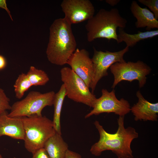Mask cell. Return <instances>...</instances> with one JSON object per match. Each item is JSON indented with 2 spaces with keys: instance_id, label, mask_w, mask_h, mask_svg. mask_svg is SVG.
I'll use <instances>...</instances> for the list:
<instances>
[{
  "instance_id": "1",
  "label": "cell",
  "mask_w": 158,
  "mask_h": 158,
  "mask_svg": "<svg viewBox=\"0 0 158 158\" xmlns=\"http://www.w3.org/2000/svg\"><path fill=\"white\" fill-rule=\"evenodd\" d=\"M124 116H119L117 119L118 130L114 133L106 132L99 121H96L94 124L99 135L98 141L91 146V154L99 156L105 150H110L118 158H133V151L131 148L132 141L138 137L135 129L131 126L125 128L124 125Z\"/></svg>"
},
{
  "instance_id": "2",
  "label": "cell",
  "mask_w": 158,
  "mask_h": 158,
  "mask_svg": "<svg viewBox=\"0 0 158 158\" xmlns=\"http://www.w3.org/2000/svg\"><path fill=\"white\" fill-rule=\"evenodd\" d=\"M71 25L64 17L55 20L50 27L46 54L51 63L61 66L66 64L75 50L77 43Z\"/></svg>"
},
{
  "instance_id": "3",
  "label": "cell",
  "mask_w": 158,
  "mask_h": 158,
  "mask_svg": "<svg viewBox=\"0 0 158 158\" xmlns=\"http://www.w3.org/2000/svg\"><path fill=\"white\" fill-rule=\"evenodd\" d=\"M127 22L117 8L101 9L86 24L87 41L91 42L97 38H104L109 41L113 39L117 42V28L124 29Z\"/></svg>"
},
{
  "instance_id": "4",
  "label": "cell",
  "mask_w": 158,
  "mask_h": 158,
  "mask_svg": "<svg viewBox=\"0 0 158 158\" xmlns=\"http://www.w3.org/2000/svg\"><path fill=\"white\" fill-rule=\"evenodd\" d=\"M21 118L25 133L24 146L33 154L44 148L46 141L56 132L52 121L45 116L33 115Z\"/></svg>"
},
{
  "instance_id": "5",
  "label": "cell",
  "mask_w": 158,
  "mask_h": 158,
  "mask_svg": "<svg viewBox=\"0 0 158 158\" xmlns=\"http://www.w3.org/2000/svg\"><path fill=\"white\" fill-rule=\"evenodd\" d=\"M55 92L51 91L45 93L32 91L24 99L15 102L8 114L10 117H22L33 115H42L43 109L53 105Z\"/></svg>"
},
{
  "instance_id": "6",
  "label": "cell",
  "mask_w": 158,
  "mask_h": 158,
  "mask_svg": "<svg viewBox=\"0 0 158 158\" xmlns=\"http://www.w3.org/2000/svg\"><path fill=\"white\" fill-rule=\"evenodd\" d=\"M60 73L66 96L75 102L93 108L97 98L84 81L68 67L62 68Z\"/></svg>"
},
{
  "instance_id": "7",
  "label": "cell",
  "mask_w": 158,
  "mask_h": 158,
  "mask_svg": "<svg viewBox=\"0 0 158 158\" xmlns=\"http://www.w3.org/2000/svg\"><path fill=\"white\" fill-rule=\"evenodd\" d=\"M111 72L114 76V81L111 88L113 89L122 81L131 82L136 80L138 81L140 88L146 84L147 76L152 70L150 66L143 61H126L116 62L110 67Z\"/></svg>"
},
{
  "instance_id": "8",
  "label": "cell",
  "mask_w": 158,
  "mask_h": 158,
  "mask_svg": "<svg viewBox=\"0 0 158 158\" xmlns=\"http://www.w3.org/2000/svg\"><path fill=\"white\" fill-rule=\"evenodd\" d=\"M129 50V47L126 46L123 49L116 52L103 51L94 48V54L91 59L94 68V76L89 87L92 93H93L99 80L108 75L107 70L112 65L116 62L126 61L123 56Z\"/></svg>"
},
{
  "instance_id": "9",
  "label": "cell",
  "mask_w": 158,
  "mask_h": 158,
  "mask_svg": "<svg viewBox=\"0 0 158 158\" xmlns=\"http://www.w3.org/2000/svg\"><path fill=\"white\" fill-rule=\"evenodd\" d=\"M115 92L114 89L110 92L102 89L101 96L97 99L93 109L85 115V118L104 113H113L119 116H124L129 113L131 107L128 102L123 98L118 99Z\"/></svg>"
},
{
  "instance_id": "10",
  "label": "cell",
  "mask_w": 158,
  "mask_h": 158,
  "mask_svg": "<svg viewBox=\"0 0 158 158\" xmlns=\"http://www.w3.org/2000/svg\"><path fill=\"white\" fill-rule=\"evenodd\" d=\"M64 17L72 25L92 18L94 15V6L89 0H63L61 4Z\"/></svg>"
},
{
  "instance_id": "11",
  "label": "cell",
  "mask_w": 158,
  "mask_h": 158,
  "mask_svg": "<svg viewBox=\"0 0 158 158\" xmlns=\"http://www.w3.org/2000/svg\"><path fill=\"white\" fill-rule=\"evenodd\" d=\"M89 88L94 76V68L89 53L84 49H77L66 63Z\"/></svg>"
},
{
  "instance_id": "12",
  "label": "cell",
  "mask_w": 158,
  "mask_h": 158,
  "mask_svg": "<svg viewBox=\"0 0 158 158\" xmlns=\"http://www.w3.org/2000/svg\"><path fill=\"white\" fill-rule=\"evenodd\" d=\"M138 102L130 108L134 120L157 121L158 117V103H152L145 99L139 90L136 93Z\"/></svg>"
},
{
  "instance_id": "13",
  "label": "cell",
  "mask_w": 158,
  "mask_h": 158,
  "mask_svg": "<svg viewBox=\"0 0 158 158\" xmlns=\"http://www.w3.org/2000/svg\"><path fill=\"white\" fill-rule=\"evenodd\" d=\"M6 111L0 116V137L7 136L24 140L25 133L21 118L10 117Z\"/></svg>"
},
{
  "instance_id": "14",
  "label": "cell",
  "mask_w": 158,
  "mask_h": 158,
  "mask_svg": "<svg viewBox=\"0 0 158 158\" xmlns=\"http://www.w3.org/2000/svg\"><path fill=\"white\" fill-rule=\"evenodd\" d=\"M133 16L137 19L135 25L137 28H146L147 31L158 29V21L153 13L147 7L142 8L135 1H133L130 7Z\"/></svg>"
},
{
  "instance_id": "15",
  "label": "cell",
  "mask_w": 158,
  "mask_h": 158,
  "mask_svg": "<svg viewBox=\"0 0 158 158\" xmlns=\"http://www.w3.org/2000/svg\"><path fill=\"white\" fill-rule=\"evenodd\" d=\"M68 147L61 134L56 133L46 141L44 148L49 158H64Z\"/></svg>"
},
{
  "instance_id": "16",
  "label": "cell",
  "mask_w": 158,
  "mask_h": 158,
  "mask_svg": "<svg viewBox=\"0 0 158 158\" xmlns=\"http://www.w3.org/2000/svg\"><path fill=\"white\" fill-rule=\"evenodd\" d=\"M158 35V29L143 32L138 31L137 33L132 34L126 32L123 29L119 28L117 42L118 44L124 42L126 46L133 47L141 40L152 38Z\"/></svg>"
},
{
  "instance_id": "17",
  "label": "cell",
  "mask_w": 158,
  "mask_h": 158,
  "mask_svg": "<svg viewBox=\"0 0 158 158\" xmlns=\"http://www.w3.org/2000/svg\"><path fill=\"white\" fill-rule=\"evenodd\" d=\"M66 96V92L64 85L62 84L59 91L55 93L53 105L54 114L52 122L56 132L61 134L60 118L62 108L64 99Z\"/></svg>"
},
{
  "instance_id": "18",
  "label": "cell",
  "mask_w": 158,
  "mask_h": 158,
  "mask_svg": "<svg viewBox=\"0 0 158 158\" xmlns=\"http://www.w3.org/2000/svg\"><path fill=\"white\" fill-rule=\"evenodd\" d=\"M26 74L32 86L44 85L49 80L48 75L44 71L33 66L30 67Z\"/></svg>"
},
{
  "instance_id": "19",
  "label": "cell",
  "mask_w": 158,
  "mask_h": 158,
  "mask_svg": "<svg viewBox=\"0 0 158 158\" xmlns=\"http://www.w3.org/2000/svg\"><path fill=\"white\" fill-rule=\"evenodd\" d=\"M32 86L26 74H19L13 85L16 98L19 99L22 98L25 92Z\"/></svg>"
},
{
  "instance_id": "20",
  "label": "cell",
  "mask_w": 158,
  "mask_h": 158,
  "mask_svg": "<svg viewBox=\"0 0 158 158\" xmlns=\"http://www.w3.org/2000/svg\"><path fill=\"white\" fill-rule=\"evenodd\" d=\"M11 106L10 104V99L5 93L4 91L0 87V116L10 110Z\"/></svg>"
},
{
  "instance_id": "21",
  "label": "cell",
  "mask_w": 158,
  "mask_h": 158,
  "mask_svg": "<svg viewBox=\"0 0 158 158\" xmlns=\"http://www.w3.org/2000/svg\"><path fill=\"white\" fill-rule=\"evenodd\" d=\"M141 4L147 6L152 12L157 19H158V0H138Z\"/></svg>"
},
{
  "instance_id": "22",
  "label": "cell",
  "mask_w": 158,
  "mask_h": 158,
  "mask_svg": "<svg viewBox=\"0 0 158 158\" xmlns=\"http://www.w3.org/2000/svg\"><path fill=\"white\" fill-rule=\"evenodd\" d=\"M32 158H49L44 148L37 150L32 154Z\"/></svg>"
},
{
  "instance_id": "23",
  "label": "cell",
  "mask_w": 158,
  "mask_h": 158,
  "mask_svg": "<svg viewBox=\"0 0 158 158\" xmlns=\"http://www.w3.org/2000/svg\"><path fill=\"white\" fill-rule=\"evenodd\" d=\"M64 158H82L78 153L68 150L65 154Z\"/></svg>"
},
{
  "instance_id": "24",
  "label": "cell",
  "mask_w": 158,
  "mask_h": 158,
  "mask_svg": "<svg viewBox=\"0 0 158 158\" xmlns=\"http://www.w3.org/2000/svg\"><path fill=\"white\" fill-rule=\"evenodd\" d=\"M0 8L4 9L6 11L11 20H13L11 15L10 12L7 7L6 0H0Z\"/></svg>"
},
{
  "instance_id": "25",
  "label": "cell",
  "mask_w": 158,
  "mask_h": 158,
  "mask_svg": "<svg viewBox=\"0 0 158 158\" xmlns=\"http://www.w3.org/2000/svg\"><path fill=\"white\" fill-rule=\"evenodd\" d=\"M7 62L5 58L0 55V70L4 69L6 67Z\"/></svg>"
},
{
  "instance_id": "26",
  "label": "cell",
  "mask_w": 158,
  "mask_h": 158,
  "mask_svg": "<svg viewBox=\"0 0 158 158\" xmlns=\"http://www.w3.org/2000/svg\"><path fill=\"white\" fill-rule=\"evenodd\" d=\"M120 0H106V2L111 6H114L117 5L120 1Z\"/></svg>"
},
{
  "instance_id": "27",
  "label": "cell",
  "mask_w": 158,
  "mask_h": 158,
  "mask_svg": "<svg viewBox=\"0 0 158 158\" xmlns=\"http://www.w3.org/2000/svg\"><path fill=\"white\" fill-rule=\"evenodd\" d=\"M0 158H3V157L1 154H0Z\"/></svg>"
}]
</instances>
